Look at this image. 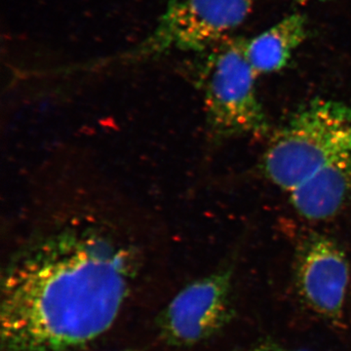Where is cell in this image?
Masks as SVG:
<instances>
[{"instance_id": "cell-1", "label": "cell", "mask_w": 351, "mask_h": 351, "mask_svg": "<svg viewBox=\"0 0 351 351\" xmlns=\"http://www.w3.org/2000/svg\"><path fill=\"white\" fill-rule=\"evenodd\" d=\"M94 219H64L11 258L2 277L1 351H73L112 327L138 258Z\"/></svg>"}, {"instance_id": "cell-2", "label": "cell", "mask_w": 351, "mask_h": 351, "mask_svg": "<svg viewBox=\"0 0 351 351\" xmlns=\"http://www.w3.org/2000/svg\"><path fill=\"white\" fill-rule=\"evenodd\" d=\"M351 152V105L311 101L274 136L263 157V174L290 193Z\"/></svg>"}, {"instance_id": "cell-3", "label": "cell", "mask_w": 351, "mask_h": 351, "mask_svg": "<svg viewBox=\"0 0 351 351\" xmlns=\"http://www.w3.org/2000/svg\"><path fill=\"white\" fill-rule=\"evenodd\" d=\"M245 44V39L230 36L201 53L199 84L208 127L217 140L260 137L269 131L256 93L258 75L247 59Z\"/></svg>"}, {"instance_id": "cell-4", "label": "cell", "mask_w": 351, "mask_h": 351, "mask_svg": "<svg viewBox=\"0 0 351 351\" xmlns=\"http://www.w3.org/2000/svg\"><path fill=\"white\" fill-rule=\"evenodd\" d=\"M252 0H169L156 29L110 62L142 61L171 52L204 53L248 19Z\"/></svg>"}, {"instance_id": "cell-5", "label": "cell", "mask_w": 351, "mask_h": 351, "mask_svg": "<svg viewBox=\"0 0 351 351\" xmlns=\"http://www.w3.org/2000/svg\"><path fill=\"white\" fill-rule=\"evenodd\" d=\"M232 271L223 269L189 284L175 295L160 320L171 345L195 346L221 329L232 313Z\"/></svg>"}, {"instance_id": "cell-6", "label": "cell", "mask_w": 351, "mask_h": 351, "mask_svg": "<svg viewBox=\"0 0 351 351\" xmlns=\"http://www.w3.org/2000/svg\"><path fill=\"white\" fill-rule=\"evenodd\" d=\"M295 282L299 294L314 313L332 322L341 320L350 269L337 242L325 235H309L298 251Z\"/></svg>"}, {"instance_id": "cell-7", "label": "cell", "mask_w": 351, "mask_h": 351, "mask_svg": "<svg viewBox=\"0 0 351 351\" xmlns=\"http://www.w3.org/2000/svg\"><path fill=\"white\" fill-rule=\"evenodd\" d=\"M289 195L298 214L309 221L338 215L351 198V152L318 171Z\"/></svg>"}, {"instance_id": "cell-8", "label": "cell", "mask_w": 351, "mask_h": 351, "mask_svg": "<svg viewBox=\"0 0 351 351\" xmlns=\"http://www.w3.org/2000/svg\"><path fill=\"white\" fill-rule=\"evenodd\" d=\"M306 18L293 13L255 38L246 40L245 53L256 75L276 73L287 66L307 36Z\"/></svg>"}, {"instance_id": "cell-9", "label": "cell", "mask_w": 351, "mask_h": 351, "mask_svg": "<svg viewBox=\"0 0 351 351\" xmlns=\"http://www.w3.org/2000/svg\"><path fill=\"white\" fill-rule=\"evenodd\" d=\"M250 351H306L302 350H294V348H288L285 346H281L274 343H263L254 348Z\"/></svg>"}, {"instance_id": "cell-10", "label": "cell", "mask_w": 351, "mask_h": 351, "mask_svg": "<svg viewBox=\"0 0 351 351\" xmlns=\"http://www.w3.org/2000/svg\"><path fill=\"white\" fill-rule=\"evenodd\" d=\"M295 1H298V2H299V3H301V4H306V3H308V2L326 1V0H295Z\"/></svg>"}]
</instances>
